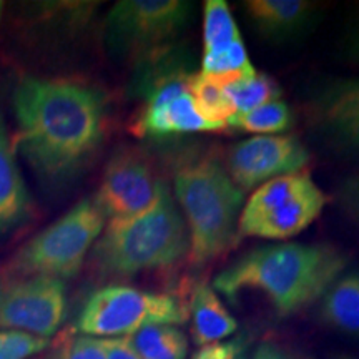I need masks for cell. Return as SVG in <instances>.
I'll use <instances>...</instances> for the list:
<instances>
[{
	"mask_svg": "<svg viewBox=\"0 0 359 359\" xmlns=\"http://www.w3.org/2000/svg\"><path fill=\"white\" fill-rule=\"evenodd\" d=\"M13 147L40 177L77 173L102 143L105 102L90 85L65 79L25 77L12 97Z\"/></svg>",
	"mask_w": 359,
	"mask_h": 359,
	"instance_id": "cell-1",
	"label": "cell"
},
{
	"mask_svg": "<svg viewBox=\"0 0 359 359\" xmlns=\"http://www.w3.org/2000/svg\"><path fill=\"white\" fill-rule=\"evenodd\" d=\"M65 314L67 294L62 280L0 273V331H24L50 339Z\"/></svg>",
	"mask_w": 359,
	"mask_h": 359,
	"instance_id": "cell-10",
	"label": "cell"
},
{
	"mask_svg": "<svg viewBox=\"0 0 359 359\" xmlns=\"http://www.w3.org/2000/svg\"><path fill=\"white\" fill-rule=\"evenodd\" d=\"M165 187L145 155L123 148L107 163L93 200L105 219L122 222L150 208Z\"/></svg>",
	"mask_w": 359,
	"mask_h": 359,
	"instance_id": "cell-11",
	"label": "cell"
},
{
	"mask_svg": "<svg viewBox=\"0 0 359 359\" xmlns=\"http://www.w3.org/2000/svg\"><path fill=\"white\" fill-rule=\"evenodd\" d=\"M188 248L187 223L167 185L143 213L109 222L92 257L107 275L133 276L173 266L185 258Z\"/></svg>",
	"mask_w": 359,
	"mask_h": 359,
	"instance_id": "cell-4",
	"label": "cell"
},
{
	"mask_svg": "<svg viewBox=\"0 0 359 359\" xmlns=\"http://www.w3.org/2000/svg\"><path fill=\"white\" fill-rule=\"evenodd\" d=\"M338 359H354V358H349V356H339Z\"/></svg>",
	"mask_w": 359,
	"mask_h": 359,
	"instance_id": "cell-32",
	"label": "cell"
},
{
	"mask_svg": "<svg viewBox=\"0 0 359 359\" xmlns=\"http://www.w3.org/2000/svg\"><path fill=\"white\" fill-rule=\"evenodd\" d=\"M105 228V217L93 198L79 201L70 212L30 238L12 258L11 271L57 278L75 276Z\"/></svg>",
	"mask_w": 359,
	"mask_h": 359,
	"instance_id": "cell-6",
	"label": "cell"
},
{
	"mask_svg": "<svg viewBox=\"0 0 359 359\" xmlns=\"http://www.w3.org/2000/svg\"><path fill=\"white\" fill-rule=\"evenodd\" d=\"M326 201V195L306 170L269 180L255 190L241 210L236 238L296 236L320 217Z\"/></svg>",
	"mask_w": 359,
	"mask_h": 359,
	"instance_id": "cell-8",
	"label": "cell"
},
{
	"mask_svg": "<svg viewBox=\"0 0 359 359\" xmlns=\"http://www.w3.org/2000/svg\"><path fill=\"white\" fill-rule=\"evenodd\" d=\"M339 201L344 212L359 223V173L349 177L343 183L339 191Z\"/></svg>",
	"mask_w": 359,
	"mask_h": 359,
	"instance_id": "cell-26",
	"label": "cell"
},
{
	"mask_svg": "<svg viewBox=\"0 0 359 359\" xmlns=\"http://www.w3.org/2000/svg\"><path fill=\"white\" fill-rule=\"evenodd\" d=\"M185 0H122L105 20V47L111 57L138 64L175 47L190 24Z\"/></svg>",
	"mask_w": 359,
	"mask_h": 359,
	"instance_id": "cell-7",
	"label": "cell"
},
{
	"mask_svg": "<svg viewBox=\"0 0 359 359\" xmlns=\"http://www.w3.org/2000/svg\"><path fill=\"white\" fill-rule=\"evenodd\" d=\"M241 35L233 19L230 7L224 0H206L203 20V53L224 50L235 42H240Z\"/></svg>",
	"mask_w": 359,
	"mask_h": 359,
	"instance_id": "cell-22",
	"label": "cell"
},
{
	"mask_svg": "<svg viewBox=\"0 0 359 359\" xmlns=\"http://www.w3.org/2000/svg\"><path fill=\"white\" fill-rule=\"evenodd\" d=\"M251 359H296V358L288 351V349L280 346V344L266 341V343H262L257 349H255Z\"/></svg>",
	"mask_w": 359,
	"mask_h": 359,
	"instance_id": "cell-28",
	"label": "cell"
},
{
	"mask_svg": "<svg viewBox=\"0 0 359 359\" xmlns=\"http://www.w3.org/2000/svg\"><path fill=\"white\" fill-rule=\"evenodd\" d=\"M344 50H346L349 60L359 65V17L353 22L351 29H349V32L346 35Z\"/></svg>",
	"mask_w": 359,
	"mask_h": 359,
	"instance_id": "cell-29",
	"label": "cell"
},
{
	"mask_svg": "<svg viewBox=\"0 0 359 359\" xmlns=\"http://www.w3.org/2000/svg\"><path fill=\"white\" fill-rule=\"evenodd\" d=\"M245 11L263 39L288 42L311 27L318 6L308 0H248Z\"/></svg>",
	"mask_w": 359,
	"mask_h": 359,
	"instance_id": "cell-14",
	"label": "cell"
},
{
	"mask_svg": "<svg viewBox=\"0 0 359 359\" xmlns=\"http://www.w3.org/2000/svg\"><path fill=\"white\" fill-rule=\"evenodd\" d=\"M308 161L309 151L293 135H257L228 148L224 170L246 193L269 180L303 172Z\"/></svg>",
	"mask_w": 359,
	"mask_h": 359,
	"instance_id": "cell-12",
	"label": "cell"
},
{
	"mask_svg": "<svg viewBox=\"0 0 359 359\" xmlns=\"http://www.w3.org/2000/svg\"><path fill=\"white\" fill-rule=\"evenodd\" d=\"M346 266V255L331 245H268L223 269L213 290L231 302L243 291H258L280 316H291L320 299Z\"/></svg>",
	"mask_w": 359,
	"mask_h": 359,
	"instance_id": "cell-2",
	"label": "cell"
},
{
	"mask_svg": "<svg viewBox=\"0 0 359 359\" xmlns=\"http://www.w3.org/2000/svg\"><path fill=\"white\" fill-rule=\"evenodd\" d=\"M50 346V339L24 333L0 331V359H29Z\"/></svg>",
	"mask_w": 359,
	"mask_h": 359,
	"instance_id": "cell-23",
	"label": "cell"
},
{
	"mask_svg": "<svg viewBox=\"0 0 359 359\" xmlns=\"http://www.w3.org/2000/svg\"><path fill=\"white\" fill-rule=\"evenodd\" d=\"M107 359H142L135 351L128 338L105 339Z\"/></svg>",
	"mask_w": 359,
	"mask_h": 359,
	"instance_id": "cell-27",
	"label": "cell"
},
{
	"mask_svg": "<svg viewBox=\"0 0 359 359\" xmlns=\"http://www.w3.org/2000/svg\"><path fill=\"white\" fill-rule=\"evenodd\" d=\"M48 359H58V353L55 351V353H53V354H52V356H50V358H48Z\"/></svg>",
	"mask_w": 359,
	"mask_h": 359,
	"instance_id": "cell-31",
	"label": "cell"
},
{
	"mask_svg": "<svg viewBox=\"0 0 359 359\" xmlns=\"http://www.w3.org/2000/svg\"><path fill=\"white\" fill-rule=\"evenodd\" d=\"M188 313L191 320V339L200 348L224 341L238 330L235 316L208 283H200L193 290Z\"/></svg>",
	"mask_w": 359,
	"mask_h": 359,
	"instance_id": "cell-16",
	"label": "cell"
},
{
	"mask_svg": "<svg viewBox=\"0 0 359 359\" xmlns=\"http://www.w3.org/2000/svg\"><path fill=\"white\" fill-rule=\"evenodd\" d=\"M58 359H107L105 339L93 336H75L57 349Z\"/></svg>",
	"mask_w": 359,
	"mask_h": 359,
	"instance_id": "cell-24",
	"label": "cell"
},
{
	"mask_svg": "<svg viewBox=\"0 0 359 359\" xmlns=\"http://www.w3.org/2000/svg\"><path fill=\"white\" fill-rule=\"evenodd\" d=\"M32 200L15 160V147L0 111V235L25 223Z\"/></svg>",
	"mask_w": 359,
	"mask_h": 359,
	"instance_id": "cell-15",
	"label": "cell"
},
{
	"mask_svg": "<svg viewBox=\"0 0 359 359\" xmlns=\"http://www.w3.org/2000/svg\"><path fill=\"white\" fill-rule=\"evenodd\" d=\"M309 120L334 154L359 158V77L323 85L309 105Z\"/></svg>",
	"mask_w": 359,
	"mask_h": 359,
	"instance_id": "cell-13",
	"label": "cell"
},
{
	"mask_svg": "<svg viewBox=\"0 0 359 359\" xmlns=\"http://www.w3.org/2000/svg\"><path fill=\"white\" fill-rule=\"evenodd\" d=\"M187 320L188 309L177 296L111 285L88 296L77 330L93 338H127L147 326H178Z\"/></svg>",
	"mask_w": 359,
	"mask_h": 359,
	"instance_id": "cell-9",
	"label": "cell"
},
{
	"mask_svg": "<svg viewBox=\"0 0 359 359\" xmlns=\"http://www.w3.org/2000/svg\"><path fill=\"white\" fill-rule=\"evenodd\" d=\"M187 85L196 110L206 122L218 130L226 127L228 120L235 115V109L223 85L203 72H191Z\"/></svg>",
	"mask_w": 359,
	"mask_h": 359,
	"instance_id": "cell-18",
	"label": "cell"
},
{
	"mask_svg": "<svg viewBox=\"0 0 359 359\" xmlns=\"http://www.w3.org/2000/svg\"><path fill=\"white\" fill-rule=\"evenodd\" d=\"M175 198L187 223L191 264L203 266L235 243L245 193L218 160L205 156L180 165Z\"/></svg>",
	"mask_w": 359,
	"mask_h": 359,
	"instance_id": "cell-3",
	"label": "cell"
},
{
	"mask_svg": "<svg viewBox=\"0 0 359 359\" xmlns=\"http://www.w3.org/2000/svg\"><path fill=\"white\" fill-rule=\"evenodd\" d=\"M293 122L294 116L288 103L273 100L248 111V114L231 116L226 127L241 130V132L273 135L290 130Z\"/></svg>",
	"mask_w": 359,
	"mask_h": 359,
	"instance_id": "cell-21",
	"label": "cell"
},
{
	"mask_svg": "<svg viewBox=\"0 0 359 359\" xmlns=\"http://www.w3.org/2000/svg\"><path fill=\"white\" fill-rule=\"evenodd\" d=\"M187 58L172 48L140 64L135 92L143 107L133 123V133L142 138H170L178 135L217 132L198 114L188 92Z\"/></svg>",
	"mask_w": 359,
	"mask_h": 359,
	"instance_id": "cell-5",
	"label": "cell"
},
{
	"mask_svg": "<svg viewBox=\"0 0 359 359\" xmlns=\"http://www.w3.org/2000/svg\"><path fill=\"white\" fill-rule=\"evenodd\" d=\"M320 316L339 333L359 338V271L344 273L326 290Z\"/></svg>",
	"mask_w": 359,
	"mask_h": 359,
	"instance_id": "cell-17",
	"label": "cell"
},
{
	"mask_svg": "<svg viewBox=\"0 0 359 359\" xmlns=\"http://www.w3.org/2000/svg\"><path fill=\"white\" fill-rule=\"evenodd\" d=\"M191 359H248V339L240 334L233 339L201 346Z\"/></svg>",
	"mask_w": 359,
	"mask_h": 359,
	"instance_id": "cell-25",
	"label": "cell"
},
{
	"mask_svg": "<svg viewBox=\"0 0 359 359\" xmlns=\"http://www.w3.org/2000/svg\"><path fill=\"white\" fill-rule=\"evenodd\" d=\"M2 11H4V2H0V19H2Z\"/></svg>",
	"mask_w": 359,
	"mask_h": 359,
	"instance_id": "cell-30",
	"label": "cell"
},
{
	"mask_svg": "<svg viewBox=\"0 0 359 359\" xmlns=\"http://www.w3.org/2000/svg\"><path fill=\"white\" fill-rule=\"evenodd\" d=\"M142 359H187L188 338L173 325H154L127 336Z\"/></svg>",
	"mask_w": 359,
	"mask_h": 359,
	"instance_id": "cell-19",
	"label": "cell"
},
{
	"mask_svg": "<svg viewBox=\"0 0 359 359\" xmlns=\"http://www.w3.org/2000/svg\"><path fill=\"white\" fill-rule=\"evenodd\" d=\"M224 90H226L233 103L235 115L248 114V111L258 109L264 103L280 100L281 95L280 85L271 77H268L266 74H259L257 70L228 83Z\"/></svg>",
	"mask_w": 359,
	"mask_h": 359,
	"instance_id": "cell-20",
	"label": "cell"
}]
</instances>
